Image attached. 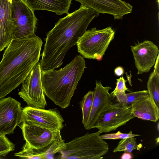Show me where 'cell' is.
<instances>
[{"label":"cell","mask_w":159,"mask_h":159,"mask_svg":"<svg viewBox=\"0 0 159 159\" xmlns=\"http://www.w3.org/2000/svg\"><path fill=\"white\" fill-rule=\"evenodd\" d=\"M99 14L91 8L80 6L78 9L60 19L47 34L39 62L41 71L60 67L67 52L76 44L91 21Z\"/></svg>","instance_id":"6da1fadb"},{"label":"cell","mask_w":159,"mask_h":159,"mask_svg":"<svg viewBox=\"0 0 159 159\" xmlns=\"http://www.w3.org/2000/svg\"><path fill=\"white\" fill-rule=\"evenodd\" d=\"M138 148L136 138L134 137H128L122 139L113 152L114 153L120 152H131Z\"/></svg>","instance_id":"44dd1931"},{"label":"cell","mask_w":159,"mask_h":159,"mask_svg":"<svg viewBox=\"0 0 159 159\" xmlns=\"http://www.w3.org/2000/svg\"><path fill=\"white\" fill-rule=\"evenodd\" d=\"M86 68L84 57L79 55L63 68L41 71L45 95L61 108L68 107Z\"/></svg>","instance_id":"3957f363"},{"label":"cell","mask_w":159,"mask_h":159,"mask_svg":"<svg viewBox=\"0 0 159 159\" xmlns=\"http://www.w3.org/2000/svg\"><path fill=\"white\" fill-rule=\"evenodd\" d=\"M135 117L129 105L119 102H112L101 113L93 128H97L101 133L109 132Z\"/></svg>","instance_id":"8992f818"},{"label":"cell","mask_w":159,"mask_h":159,"mask_svg":"<svg viewBox=\"0 0 159 159\" xmlns=\"http://www.w3.org/2000/svg\"><path fill=\"white\" fill-rule=\"evenodd\" d=\"M15 144L5 135H0V156H5L15 150Z\"/></svg>","instance_id":"603a6c76"},{"label":"cell","mask_w":159,"mask_h":159,"mask_svg":"<svg viewBox=\"0 0 159 159\" xmlns=\"http://www.w3.org/2000/svg\"><path fill=\"white\" fill-rule=\"evenodd\" d=\"M65 148L64 140L56 142L42 149H37L31 148L25 143L23 149L15 153V156L25 159L53 158L54 155L59 153Z\"/></svg>","instance_id":"e0dca14e"},{"label":"cell","mask_w":159,"mask_h":159,"mask_svg":"<svg viewBox=\"0 0 159 159\" xmlns=\"http://www.w3.org/2000/svg\"><path fill=\"white\" fill-rule=\"evenodd\" d=\"M41 69L38 62L22 83L18 95L27 106L44 109L47 105L41 77Z\"/></svg>","instance_id":"ba28073f"},{"label":"cell","mask_w":159,"mask_h":159,"mask_svg":"<svg viewBox=\"0 0 159 159\" xmlns=\"http://www.w3.org/2000/svg\"><path fill=\"white\" fill-rule=\"evenodd\" d=\"M7 0L8 2H10L11 3H12V0Z\"/></svg>","instance_id":"83f0119b"},{"label":"cell","mask_w":159,"mask_h":159,"mask_svg":"<svg viewBox=\"0 0 159 159\" xmlns=\"http://www.w3.org/2000/svg\"><path fill=\"white\" fill-rule=\"evenodd\" d=\"M20 124L25 143L33 148L42 149L63 139L60 131L52 130L25 122Z\"/></svg>","instance_id":"30bf717a"},{"label":"cell","mask_w":159,"mask_h":159,"mask_svg":"<svg viewBox=\"0 0 159 159\" xmlns=\"http://www.w3.org/2000/svg\"><path fill=\"white\" fill-rule=\"evenodd\" d=\"M81 6L91 8L99 13L112 15L115 19H121L131 12L132 6L122 0H75Z\"/></svg>","instance_id":"4fadbf2b"},{"label":"cell","mask_w":159,"mask_h":159,"mask_svg":"<svg viewBox=\"0 0 159 159\" xmlns=\"http://www.w3.org/2000/svg\"><path fill=\"white\" fill-rule=\"evenodd\" d=\"M133 158L131 152H125L120 157L121 159H130Z\"/></svg>","instance_id":"4316f807"},{"label":"cell","mask_w":159,"mask_h":159,"mask_svg":"<svg viewBox=\"0 0 159 159\" xmlns=\"http://www.w3.org/2000/svg\"><path fill=\"white\" fill-rule=\"evenodd\" d=\"M92 108L88 121L84 126L87 130L93 128L98 118L106 107L112 102L111 87L103 86L100 81H96Z\"/></svg>","instance_id":"5bb4252c"},{"label":"cell","mask_w":159,"mask_h":159,"mask_svg":"<svg viewBox=\"0 0 159 159\" xmlns=\"http://www.w3.org/2000/svg\"><path fill=\"white\" fill-rule=\"evenodd\" d=\"M129 106L135 117L154 122L158 120L159 107L149 95L134 101Z\"/></svg>","instance_id":"2e32d148"},{"label":"cell","mask_w":159,"mask_h":159,"mask_svg":"<svg viewBox=\"0 0 159 159\" xmlns=\"http://www.w3.org/2000/svg\"><path fill=\"white\" fill-rule=\"evenodd\" d=\"M21 0L26 2L27 0Z\"/></svg>","instance_id":"f1b7e54d"},{"label":"cell","mask_w":159,"mask_h":159,"mask_svg":"<svg viewBox=\"0 0 159 159\" xmlns=\"http://www.w3.org/2000/svg\"><path fill=\"white\" fill-rule=\"evenodd\" d=\"M140 135L139 134H133L131 131L128 133H123L120 131H118L115 133L108 134L100 135V137L103 139H117L135 137Z\"/></svg>","instance_id":"d4e9b609"},{"label":"cell","mask_w":159,"mask_h":159,"mask_svg":"<svg viewBox=\"0 0 159 159\" xmlns=\"http://www.w3.org/2000/svg\"><path fill=\"white\" fill-rule=\"evenodd\" d=\"M124 72V70L123 68L121 66H119L116 68L114 70L115 74L118 76H120L122 75Z\"/></svg>","instance_id":"484cf974"},{"label":"cell","mask_w":159,"mask_h":159,"mask_svg":"<svg viewBox=\"0 0 159 159\" xmlns=\"http://www.w3.org/2000/svg\"><path fill=\"white\" fill-rule=\"evenodd\" d=\"M115 34L111 27L100 30L95 27L86 30L77 42L78 51L84 58L100 61Z\"/></svg>","instance_id":"5b68a950"},{"label":"cell","mask_w":159,"mask_h":159,"mask_svg":"<svg viewBox=\"0 0 159 159\" xmlns=\"http://www.w3.org/2000/svg\"><path fill=\"white\" fill-rule=\"evenodd\" d=\"M147 90L150 97L159 107V72L153 70L147 83Z\"/></svg>","instance_id":"d6986e66"},{"label":"cell","mask_w":159,"mask_h":159,"mask_svg":"<svg viewBox=\"0 0 159 159\" xmlns=\"http://www.w3.org/2000/svg\"><path fill=\"white\" fill-rule=\"evenodd\" d=\"M134 60L137 74L149 71L154 65L159 54L158 47L152 41L148 40L135 43L130 46Z\"/></svg>","instance_id":"7c38bea8"},{"label":"cell","mask_w":159,"mask_h":159,"mask_svg":"<svg viewBox=\"0 0 159 159\" xmlns=\"http://www.w3.org/2000/svg\"><path fill=\"white\" fill-rule=\"evenodd\" d=\"M11 16L14 26L13 39L35 35L38 19L27 3L21 0H12Z\"/></svg>","instance_id":"52a82bcc"},{"label":"cell","mask_w":159,"mask_h":159,"mask_svg":"<svg viewBox=\"0 0 159 159\" xmlns=\"http://www.w3.org/2000/svg\"><path fill=\"white\" fill-rule=\"evenodd\" d=\"M13 30L11 3L7 0H0V52L13 39Z\"/></svg>","instance_id":"9a60e30c"},{"label":"cell","mask_w":159,"mask_h":159,"mask_svg":"<svg viewBox=\"0 0 159 159\" xmlns=\"http://www.w3.org/2000/svg\"><path fill=\"white\" fill-rule=\"evenodd\" d=\"M43 44L36 35L14 39L0 62V99L22 84L39 62Z\"/></svg>","instance_id":"7a4b0ae2"},{"label":"cell","mask_w":159,"mask_h":159,"mask_svg":"<svg viewBox=\"0 0 159 159\" xmlns=\"http://www.w3.org/2000/svg\"><path fill=\"white\" fill-rule=\"evenodd\" d=\"M72 0H27L26 3L34 11L43 10L52 11L57 15L69 14Z\"/></svg>","instance_id":"ac0fdd59"},{"label":"cell","mask_w":159,"mask_h":159,"mask_svg":"<svg viewBox=\"0 0 159 159\" xmlns=\"http://www.w3.org/2000/svg\"><path fill=\"white\" fill-rule=\"evenodd\" d=\"M98 132L87 133L65 143V148L59 153L61 159H101L108 151L107 143Z\"/></svg>","instance_id":"277c9868"},{"label":"cell","mask_w":159,"mask_h":159,"mask_svg":"<svg viewBox=\"0 0 159 159\" xmlns=\"http://www.w3.org/2000/svg\"><path fill=\"white\" fill-rule=\"evenodd\" d=\"M22 109L20 103L9 97L0 99V135L13 134L21 122Z\"/></svg>","instance_id":"8fae6325"},{"label":"cell","mask_w":159,"mask_h":159,"mask_svg":"<svg viewBox=\"0 0 159 159\" xmlns=\"http://www.w3.org/2000/svg\"><path fill=\"white\" fill-rule=\"evenodd\" d=\"M94 96V91H89L80 102L82 112V123L84 126L86 123L91 111Z\"/></svg>","instance_id":"ffe728a7"},{"label":"cell","mask_w":159,"mask_h":159,"mask_svg":"<svg viewBox=\"0 0 159 159\" xmlns=\"http://www.w3.org/2000/svg\"><path fill=\"white\" fill-rule=\"evenodd\" d=\"M149 95L147 90L132 92L116 97L117 101L129 105L134 101Z\"/></svg>","instance_id":"7402d4cb"},{"label":"cell","mask_w":159,"mask_h":159,"mask_svg":"<svg viewBox=\"0 0 159 159\" xmlns=\"http://www.w3.org/2000/svg\"><path fill=\"white\" fill-rule=\"evenodd\" d=\"M116 86L114 90L111 93L112 98L122 95L125 93V91H128L125 80L123 77H121L116 80Z\"/></svg>","instance_id":"cb8c5ba5"},{"label":"cell","mask_w":159,"mask_h":159,"mask_svg":"<svg viewBox=\"0 0 159 159\" xmlns=\"http://www.w3.org/2000/svg\"><path fill=\"white\" fill-rule=\"evenodd\" d=\"M64 121L63 118L57 109L46 110L27 106L22 109L21 122L60 131L64 126Z\"/></svg>","instance_id":"9c48e42d"}]
</instances>
